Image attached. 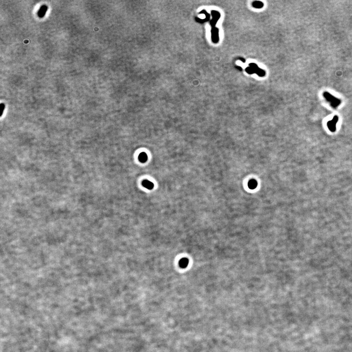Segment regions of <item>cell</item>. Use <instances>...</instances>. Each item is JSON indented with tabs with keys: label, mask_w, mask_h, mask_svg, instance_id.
<instances>
[{
	"label": "cell",
	"mask_w": 352,
	"mask_h": 352,
	"mask_svg": "<svg viewBox=\"0 0 352 352\" xmlns=\"http://www.w3.org/2000/svg\"><path fill=\"white\" fill-rule=\"evenodd\" d=\"M138 159L140 160V162L142 163L145 162L147 160V156L146 155V153L144 152H142L140 154L138 157Z\"/></svg>",
	"instance_id": "6"
},
{
	"label": "cell",
	"mask_w": 352,
	"mask_h": 352,
	"mask_svg": "<svg viewBox=\"0 0 352 352\" xmlns=\"http://www.w3.org/2000/svg\"><path fill=\"white\" fill-rule=\"evenodd\" d=\"M324 97L325 98L326 101L330 103V105L334 108L336 109L339 106V105L341 103V101L339 98L334 97V95H332L330 93L325 91L323 94Z\"/></svg>",
	"instance_id": "1"
},
{
	"label": "cell",
	"mask_w": 352,
	"mask_h": 352,
	"mask_svg": "<svg viewBox=\"0 0 352 352\" xmlns=\"http://www.w3.org/2000/svg\"><path fill=\"white\" fill-rule=\"evenodd\" d=\"M142 185H144V187L146 188L147 189H152L154 187V184H153L151 181H149L147 180H145L143 182H142Z\"/></svg>",
	"instance_id": "4"
},
{
	"label": "cell",
	"mask_w": 352,
	"mask_h": 352,
	"mask_svg": "<svg viewBox=\"0 0 352 352\" xmlns=\"http://www.w3.org/2000/svg\"><path fill=\"white\" fill-rule=\"evenodd\" d=\"M47 9H48V7L46 6V5H43V6H42L41 8L39 10V12H38V16H39V17H44V16L45 14L46 11H47Z\"/></svg>",
	"instance_id": "5"
},
{
	"label": "cell",
	"mask_w": 352,
	"mask_h": 352,
	"mask_svg": "<svg viewBox=\"0 0 352 352\" xmlns=\"http://www.w3.org/2000/svg\"><path fill=\"white\" fill-rule=\"evenodd\" d=\"M338 121V117L337 116H335L332 120L329 121L327 122V126L328 129L332 132H335L336 131V125Z\"/></svg>",
	"instance_id": "2"
},
{
	"label": "cell",
	"mask_w": 352,
	"mask_h": 352,
	"mask_svg": "<svg viewBox=\"0 0 352 352\" xmlns=\"http://www.w3.org/2000/svg\"><path fill=\"white\" fill-rule=\"evenodd\" d=\"M257 183L255 180H250L249 181L248 186L251 189H254L257 187Z\"/></svg>",
	"instance_id": "7"
},
{
	"label": "cell",
	"mask_w": 352,
	"mask_h": 352,
	"mask_svg": "<svg viewBox=\"0 0 352 352\" xmlns=\"http://www.w3.org/2000/svg\"><path fill=\"white\" fill-rule=\"evenodd\" d=\"M189 264V260L187 258H183L179 262V265L181 268H185Z\"/></svg>",
	"instance_id": "3"
}]
</instances>
